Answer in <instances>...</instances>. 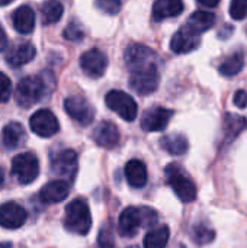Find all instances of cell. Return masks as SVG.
<instances>
[{"mask_svg": "<svg viewBox=\"0 0 247 248\" xmlns=\"http://www.w3.org/2000/svg\"><path fill=\"white\" fill-rule=\"evenodd\" d=\"M12 22H13L15 31H17L19 33H22V35L31 33L35 28V13H33L32 7L28 4L19 6L13 12Z\"/></svg>", "mask_w": 247, "mask_h": 248, "instance_id": "obj_18", "label": "cell"}, {"mask_svg": "<svg viewBox=\"0 0 247 248\" xmlns=\"http://www.w3.org/2000/svg\"><path fill=\"white\" fill-rule=\"evenodd\" d=\"M160 147L172 155H183L188 151V140L182 134H167L160 140Z\"/></svg>", "mask_w": 247, "mask_h": 248, "instance_id": "obj_24", "label": "cell"}, {"mask_svg": "<svg viewBox=\"0 0 247 248\" xmlns=\"http://www.w3.org/2000/svg\"><path fill=\"white\" fill-rule=\"evenodd\" d=\"M12 96V81L10 78L0 71V103H4Z\"/></svg>", "mask_w": 247, "mask_h": 248, "instance_id": "obj_33", "label": "cell"}, {"mask_svg": "<svg viewBox=\"0 0 247 248\" xmlns=\"http://www.w3.org/2000/svg\"><path fill=\"white\" fill-rule=\"evenodd\" d=\"M93 140L99 147L112 150L119 144V131L114 122L103 121L96 126L93 132Z\"/></svg>", "mask_w": 247, "mask_h": 248, "instance_id": "obj_16", "label": "cell"}, {"mask_svg": "<svg viewBox=\"0 0 247 248\" xmlns=\"http://www.w3.org/2000/svg\"><path fill=\"white\" fill-rule=\"evenodd\" d=\"M13 0H0V6H6V4H9V3H12Z\"/></svg>", "mask_w": 247, "mask_h": 248, "instance_id": "obj_40", "label": "cell"}, {"mask_svg": "<svg viewBox=\"0 0 247 248\" xmlns=\"http://www.w3.org/2000/svg\"><path fill=\"white\" fill-rule=\"evenodd\" d=\"M105 103L106 106L118 113L124 121L127 122H132L137 118L138 113V108L135 100L125 92L121 90H111L106 96H105Z\"/></svg>", "mask_w": 247, "mask_h": 248, "instance_id": "obj_5", "label": "cell"}, {"mask_svg": "<svg viewBox=\"0 0 247 248\" xmlns=\"http://www.w3.org/2000/svg\"><path fill=\"white\" fill-rule=\"evenodd\" d=\"M28 214L26 211L15 203V202H6L0 205V225L6 230H17L26 222Z\"/></svg>", "mask_w": 247, "mask_h": 248, "instance_id": "obj_14", "label": "cell"}, {"mask_svg": "<svg viewBox=\"0 0 247 248\" xmlns=\"http://www.w3.org/2000/svg\"><path fill=\"white\" fill-rule=\"evenodd\" d=\"M230 16L236 20H242L247 16V0H231Z\"/></svg>", "mask_w": 247, "mask_h": 248, "instance_id": "obj_32", "label": "cell"}, {"mask_svg": "<svg viewBox=\"0 0 247 248\" xmlns=\"http://www.w3.org/2000/svg\"><path fill=\"white\" fill-rule=\"evenodd\" d=\"M170 237V230L167 225H159L150 230L144 237V248H166Z\"/></svg>", "mask_w": 247, "mask_h": 248, "instance_id": "obj_25", "label": "cell"}, {"mask_svg": "<svg viewBox=\"0 0 247 248\" xmlns=\"http://www.w3.org/2000/svg\"><path fill=\"white\" fill-rule=\"evenodd\" d=\"M173 116L172 109H166L162 106L147 109L141 116V129L146 132H159L165 131Z\"/></svg>", "mask_w": 247, "mask_h": 248, "instance_id": "obj_11", "label": "cell"}, {"mask_svg": "<svg viewBox=\"0 0 247 248\" xmlns=\"http://www.w3.org/2000/svg\"><path fill=\"white\" fill-rule=\"evenodd\" d=\"M98 248H115V241H114V230L111 221L106 222L102 230L99 231L98 237Z\"/></svg>", "mask_w": 247, "mask_h": 248, "instance_id": "obj_30", "label": "cell"}, {"mask_svg": "<svg viewBox=\"0 0 247 248\" xmlns=\"http://www.w3.org/2000/svg\"><path fill=\"white\" fill-rule=\"evenodd\" d=\"M223 126H224V141H226V144H230L246 129L247 119L240 115L226 113Z\"/></svg>", "mask_w": 247, "mask_h": 248, "instance_id": "obj_23", "label": "cell"}, {"mask_svg": "<svg viewBox=\"0 0 247 248\" xmlns=\"http://www.w3.org/2000/svg\"><path fill=\"white\" fill-rule=\"evenodd\" d=\"M68 189L70 187L66 180H52L41 189L39 199L47 205L63 202L68 196Z\"/></svg>", "mask_w": 247, "mask_h": 248, "instance_id": "obj_17", "label": "cell"}, {"mask_svg": "<svg viewBox=\"0 0 247 248\" xmlns=\"http://www.w3.org/2000/svg\"><path fill=\"white\" fill-rule=\"evenodd\" d=\"M214 237L215 232L204 224H197L192 230V238L197 244H208L214 240Z\"/></svg>", "mask_w": 247, "mask_h": 248, "instance_id": "obj_29", "label": "cell"}, {"mask_svg": "<svg viewBox=\"0 0 247 248\" xmlns=\"http://www.w3.org/2000/svg\"><path fill=\"white\" fill-rule=\"evenodd\" d=\"M124 60H125V65L130 70V73L143 70V68H148V67H159L157 54L151 48L141 45V44L130 45L125 49Z\"/></svg>", "mask_w": 247, "mask_h": 248, "instance_id": "obj_4", "label": "cell"}, {"mask_svg": "<svg viewBox=\"0 0 247 248\" xmlns=\"http://www.w3.org/2000/svg\"><path fill=\"white\" fill-rule=\"evenodd\" d=\"M79 169L77 154L73 150H63L51 157V170L61 179H67L71 182Z\"/></svg>", "mask_w": 247, "mask_h": 248, "instance_id": "obj_8", "label": "cell"}, {"mask_svg": "<svg viewBox=\"0 0 247 248\" xmlns=\"http://www.w3.org/2000/svg\"><path fill=\"white\" fill-rule=\"evenodd\" d=\"M182 12H183L182 0H156L153 4V19L156 22L179 16Z\"/></svg>", "mask_w": 247, "mask_h": 248, "instance_id": "obj_20", "label": "cell"}, {"mask_svg": "<svg viewBox=\"0 0 247 248\" xmlns=\"http://www.w3.org/2000/svg\"><path fill=\"white\" fill-rule=\"evenodd\" d=\"M125 179L131 187H135V189L144 187L147 183V179H148L146 164L140 160L128 161L125 166Z\"/></svg>", "mask_w": 247, "mask_h": 248, "instance_id": "obj_19", "label": "cell"}, {"mask_svg": "<svg viewBox=\"0 0 247 248\" xmlns=\"http://www.w3.org/2000/svg\"><path fill=\"white\" fill-rule=\"evenodd\" d=\"M64 227L67 231L77 234V235L89 234L92 228V215H90V209L86 201L74 199L66 206Z\"/></svg>", "mask_w": 247, "mask_h": 248, "instance_id": "obj_2", "label": "cell"}, {"mask_svg": "<svg viewBox=\"0 0 247 248\" xmlns=\"http://www.w3.org/2000/svg\"><path fill=\"white\" fill-rule=\"evenodd\" d=\"M3 183H4V171H3V169L0 167V187L3 186Z\"/></svg>", "mask_w": 247, "mask_h": 248, "instance_id": "obj_38", "label": "cell"}, {"mask_svg": "<svg viewBox=\"0 0 247 248\" xmlns=\"http://www.w3.org/2000/svg\"><path fill=\"white\" fill-rule=\"evenodd\" d=\"M29 126L33 134H36L38 137H42V138H49V137L55 135L60 129L58 119L48 109L36 110L29 119Z\"/></svg>", "mask_w": 247, "mask_h": 248, "instance_id": "obj_9", "label": "cell"}, {"mask_svg": "<svg viewBox=\"0 0 247 248\" xmlns=\"http://www.w3.org/2000/svg\"><path fill=\"white\" fill-rule=\"evenodd\" d=\"M35 54H36L35 46L31 42H23V44H19L15 48H12V51L7 54L6 61L12 67H20V65L31 62L35 58Z\"/></svg>", "mask_w": 247, "mask_h": 248, "instance_id": "obj_22", "label": "cell"}, {"mask_svg": "<svg viewBox=\"0 0 247 248\" xmlns=\"http://www.w3.org/2000/svg\"><path fill=\"white\" fill-rule=\"evenodd\" d=\"M0 248H12L10 243H0Z\"/></svg>", "mask_w": 247, "mask_h": 248, "instance_id": "obj_39", "label": "cell"}, {"mask_svg": "<svg viewBox=\"0 0 247 248\" xmlns=\"http://www.w3.org/2000/svg\"><path fill=\"white\" fill-rule=\"evenodd\" d=\"M214 23H215V15L213 12H207V10L194 12L188 20V26L197 33L208 31L210 28L214 26Z\"/></svg>", "mask_w": 247, "mask_h": 248, "instance_id": "obj_26", "label": "cell"}, {"mask_svg": "<svg viewBox=\"0 0 247 248\" xmlns=\"http://www.w3.org/2000/svg\"><path fill=\"white\" fill-rule=\"evenodd\" d=\"M198 3H201L202 6H205V7H215L218 3H220V0H197Z\"/></svg>", "mask_w": 247, "mask_h": 248, "instance_id": "obj_37", "label": "cell"}, {"mask_svg": "<svg viewBox=\"0 0 247 248\" xmlns=\"http://www.w3.org/2000/svg\"><path fill=\"white\" fill-rule=\"evenodd\" d=\"M95 4L106 15H118L122 6L121 0H95Z\"/></svg>", "mask_w": 247, "mask_h": 248, "instance_id": "obj_31", "label": "cell"}, {"mask_svg": "<svg viewBox=\"0 0 247 248\" xmlns=\"http://www.w3.org/2000/svg\"><path fill=\"white\" fill-rule=\"evenodd\" d=\"M160 83L159 67H148L131 73L130 86L138 94H150L157 90Z\"/></svg>", "mask_w": 247, "mask_h": 248, "instance_id": "obj_7", "label": "cell"}, {"mask_svg": "<svg viewBox=\"0 0 247 248\" xmlns=\"http://www.w3.org/2000/svg\"><path fill=\"white\" fill-rule=\"evenodd\" d=\"M106 67H108V58L100 49L92 48L80 57V68L86 76L92 78L102 77L103 73L106 71Z\"/></svg>", "mask_w": 247, "mask_h": 248, "instance_id": "obj_12", "label": "cell"}, {"mask_svg": "<svg viewBox=\"0 0 247 248\" xmlns=\"http://www.w3.org/2000/svg\"><path fill=\"white\" fill-rule=\"evenodd\" d=\"M140 228H144L141 208L130 206V208L124 209L119 217V221H118L119 235L125 237V238H131L138 232Z\"/></svg>", "mask_w": 247, "mask_h": 248, "instance_id": "obj_13", "label": "cell"}, {"mask_svg": "<svg viewBox=\"0 0 247 248\" xmlns=\"http://www.w3.org/2000/svg\"><path fill=\"white\" fill-rule=\"evenodd\" d=\"M54 87V77L51 73L45 71L38 76L23 77L15 90L16 103L20 108H31L44 97H47Z\"/></svg>", "mask_w": 247, "mask_h": 248, "instance_id": "obj_1", "label": "cell"}, {"mask_svg": "<svg viewBox=\"0 0 247 248\" xmlns=\"http://www.w3.org/2000/svg\"><path fill=\"white\" fill-rule=\"evenodd\" d=\"M3 144L7 150H16L26 141L25 128L19 122H9L1 132Z\"/></svg>", "mask_w": 247, "mask_h": 248, "instance_id": "obj_21", "label": "cell"}, {"mask_svg": "<svg viewBox=\"0 0 247 248\" xmlns=\"http://www.w3.org/2000/svg\"><path fill=\"white\" fill-rule=\"evenodd\" d=\"M12 173L20 185L32 183L39 174V161L32 153H22L12 160Z\"/></svg>", "mask_w": 247, "mask_h": 248, "instance_id": "obj_6", "label": "cell"}, {"mask_svg": "<svg viewBox=\"0 0 247 248\" xmlns=\"http://www.w3.org/2000/svg\"><path fill=\"white\" fill-rule=\"evenodd\" d=\"M64 7L58 0H47L41 7V17L44 25L57 23L63 16Z\"/></svg>", "mask_w": 247, "mask_h": 248, "instance_id": "obj_27", "label": "cell"}, {"mask_svg": "<svg viewBox=\"0 0 247 248\" xmlns=\"http://www.w3.org/2000/svg\"><path fill=\"white\" fill-rule=\"evenodd\" d=\"M64 109L73 121H76L77 124L84 125V126L92 124V121L95 118V110H93L92 105L80 96L67 97L64 100Z\"/></svg>", "mask_w": 247, "mask_h": 248, "instance_id": "obj_10", "label": "cell"}, {"mask_svg": "<svg viewBox=\"0 0 247 248\" xmlns=\"http://www.w3.org/2000/svg\"><path fill=\"white\" fill-rule=\"evenodd\" d=\"M167 185L173 189L175 195L183 202L189 203L197 199V185L191 180V177L183 171L182 166L179 164H169L165 170Z\"/></svg>", "mask_w": 247, "mask_h": 248, "instance_id": "obj_3", "label": "cell"}, {"mask_svg": "<svg viewBox=\"0 0 247 248\" xmlns=\"http://www.w3.org/2000/svg\"><path fill=\"white\" fill-rule=\"evenodd\" d=\"M243 64H245V58H243V54L242 52H234L231 54L230 57H227L218 67V71L223 74V76H227V77H231V76H236L242 71L243 68Z\"/></svg>", "mask_w": 247, "mask_h": 248, "instance_id": "obj_28", "label": "cell"}, {"mask_svg": "<svg viewBox=\"0 0 247 248\" xmlns=\"http://www.w3.org/2000/svg\"><path fill=\"white\" fill-rule=\"evenodd\" d=\"M7 44H9V39H7V35L4 32V29L0 26V52L4 51L7 48Z\"/></svg>", "mask_w": 247, "mask_h": 248, "instance_id": "obj_36", "label": "cell"}, {"mask_svg": "<svg viewBox=\"0 0 247 248\" xmlns=\"http://www.w3.org/2000/svg\"><path fill=\"white\" fill-rule=\"evenodd\" d=\"M63 36H64L66 39H68V41H80V39L84 36V32H83V29L80 28L79 23L71 22V23L64 29Z\"/></svg>", "mask_w": 247, "mask_h": 248, "instance_id": "obj_34", "label": "cell"}, {"mask_svg": "<svg viewBox=\"0 0 247 248\" xmlns=\"http://www.w3.org/2000/svg\"><path fill=\"white\" fill-rule=\"evenodd\" d=\"M199 46V35L189 26L181 28L170 41V49L176 54H188Z\"/></svg>", "mask_w": 247, "mask_h": 248, "instance_id": "obj_15", "label": "cell"}, {"mask_svg": "<svg viewBox=\"0 0 247 248\" xmlns=\"http://www.w3.org/2000/svg\"><path fill=\"white\" fill-rule=\"evenodd\" d=\"M234 105L239 108V109H245L247 108V92L246 90H237L234 93V99H233Z\"/></svg>", "mask_w": 247, "mask_h": 248, "instance_id": "obj_35", "label": "cell"}]
</instances>
